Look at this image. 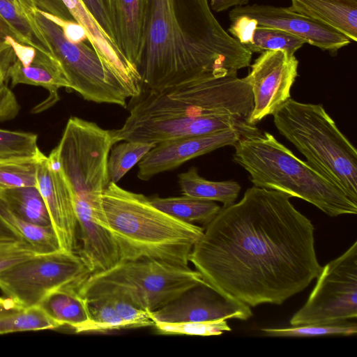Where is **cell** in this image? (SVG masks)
Listing matches in <instances>:
<instances>
[{
	"label": "cell",
	"instance_id": "52a82bcc",
	"mask_svg": "<svg viewBox=\"0 0 357 357\" xmlns=\"http://www.w3.org/2000/svg\"><path fill=\"white\" fill-rule=\"evenodd\" d=\"M204 281L196 270L155 259L121 261L89 274L77 284L86 301L105 296L124 298L152 312Z\"/></svg>",
	"mask_w": 357,
	"mask_h": 357
},
{
	"label": "cell",
	"instance_id": "9a60e30c",
	"mask_svg": "<svg viewBox=\"0 0 357 357\" xmlns=\"http://www.w3.org/2000/svg\"><path fill=\"white\" fill-rule=\"evenodd\" d=\"M259 131L256 127L234 128L161 142L139 162L137 177L142 181H149L155 175L172 170L197 156L225 146H234L243 136Z\"/></svg>",
	"mask_w": 357,
	"mask_h": 357
},
{
	"label": "cell",
	"instance_id": "f1b7e54d",
	"mask_svg": "<svg viewBox=\"0 0 357 357\" xmlns=\"http://www.w3.org/2000/svg\"><path fill=\"white\" fill-rule=\"evenodd\" d=\"M261 332L270 337H303L326 335H354L357 324L349 321L333 324H310L287 328H264Z\"/></svg>",
	"mask_w": 357,
	"mask_h": 357
},
{
	"label": "cell",
	"instance_id": "5b68a950",
	"mask_svg": "<svg viewBox=\"0 0 357 357\" xmlns=\"http://www.w3.org/2000/svg\"><path fill=\"white\" fill-rule=\"evenodd\" d=\"M278 132L307 162L357 202V151L322 105L289 98L273 114Z\"/></svg>",
	"mask_w": 357,
	"mask_h": 357
},
{
	"label": "cell",
	"instance_id": "e0dca14e",
	"mask_svg": "<svg viewBox=\"0 0 357 357\" xmlns=\"http://www.w3.org/2000/svg\"><path fill=\"white\" fill-rule=\"evenodd\" d=\"M37 188L47 206L61 249L75 252L77 222L73 193L55 148L38 161Z\"/></svg>",
	"mask_w": 357,
	"mask_h": 357
},
{
	"label": "cell",
	"instance_id": "7a4b0ae2",
	"mask_svg": "<svg viewBox=\"0 0 357 357\" xmlns=\"http://www.w3.org/2000/svg\"><path fill=\"white\" fill-rule=\"evenodd\" d=\"M252 56L222 28L207 0H144L136 64L142 90L160 91L208 73L236 75Z\"/></svg>",
	"mask_w": 357,
	"mask_h": 357
},
{
	"label": "cell",
	"instance_id": "2e32d148",
	"mask_svg": "<svg viewBox=\"0 0 357 357\" xmlns=\"http://www.w3.org/2000/svg\"><path fill=\"white\" fill-rule=\"evenodd\" d=\"M242 16L255 20L258 26L285 31L303 39L305 43L333 53L351 43L338 31L290 7L247 4L234 7L229 13L230 20Z\"/></svg>",
	"mask_w": 357,
	"mask_h": 357
},
{
	"label": "cell",
	"instance_id": "4fadbf2b",
	"mask_svg": "<svg viewBox=\"0 0 357 357\" xmlns=\"http://www.w3.org/2000/svg\"><path fill=\"white\" fill-rule=\"evenodd\" d=\"M155 322L248 320L250 307L223 296L204 280L190 288L163 307L150 312Z\"/></svg>",
	"mask_w": 357,
	"mask_h": 357
},
{
	"label": "cell",
	"instance_id": "277c9868",
	"mask_svg": "<svg viewBox=\"0 0 357 357\" xmlns=\"http://www.w3.org/2000/svg\"><path fill=\"white\" fill-rule=\"evenodd\" d=\"M234 146V161L249 173L255 186L303 199L331 217L357 213V202L271 134H248Z\"/></svg>",
	"mask_w": 357,
	"mask_h": 357
},
{
	"label": "cell",
	"instance_id": "e575fe53",
	"mask_svg": "<svg viewBox=\"0 0 357 357\" xmlns=\"http://www.w3.org/2000/svg\"><path fill=\"white\" fill-rule=\"evenodd\" d=\"M15 58L11 47L0 57V121L13 119L20 109L15 94L6 84L7 69Z\"/></svg>",
	"mask_w": 357,
	"mask_h": 357
},
{
	"label": "cell",
	"instance_id": "3957f363",
	"mask_svg": "<svg viewBox=\"0 0 357 357\" xmlns=\"http://www.w3.org/2000/svg\"><path fill=\"white\" fill-rule=\"evenodd\" d=\"M101 203L120 261L155 259L188 266L203 227L174 218L153 206L145 195L112 182L103 191Z\"/></svg>",
	"mask_w": 357,
	"mask_h": 357
},
{
	"label": "cell",
	"instance_id": "44dd1931",
	"mask_svg": "<svg viewBox=\"0 0 357 357\" xmlns=\"http://www.w3.org/2000/svg\"><path fill=\"white\" fill-rule=\"evenodd\" d=\"M37 9L33 0H0V15L9 26L13 38L37 51L53 54L36 21Z\"/></svg>",
	"mask_w": 357,
	"mask_h": 357
},
{
	"label": "cell",
	"instance_id": "74e56055",
	"mask_svg": "<svg viewBox=\"0 0 357 357\" xmlns=\"http://www.w3.org/2000/svg\"><path fill=\"white\" fill-rule=\"evenodd\" d=\"M105 36L115 45L108 0H82ZM116 46V45H115Z\"/></svg>",
	"mask_w": 357,
	"mask_h": 357
},
{
	"label": "cell",
	"instance_id": "9c48e42d",
	"mask_svg": "<svg viewBox=\"0 0 357 357\" xmlns=\"http://www.w3.org/2000/svg\"><path fill=\"white\" fill-rule=\"evenodd\" d=\"M36 21L70 84L84 100L127 107V94L91 45L68 40L61 27L38 9Z\"/></svg>",
	"mask_w": 357,
	"mask_h": 357
},
{
	"label": "cell",
	"instance_id": "cb8c5ba5",
	"mask_svg": "<svg viewBox=\"0 0 357 357\" xmlns=\"http://www.w3.org/2000/svg\"><path fill=\"white\" fill-rule=\"evenodd\" d=\"M182 195L199 199L220 202L223 206L234 204L241 191V185L234 181H215L202 177L195 167L178 174Z\"/></svg>",
	"mask_w": 357,
	"mask_h": 357
},
{
	"label": "cell",
	"instance_id": "f35d334b",
	"mask_svg": "<svg viewBox=\"0 0 357 357\" xmlns=\"http://www.w3.org/2000/svg\"><path fill=\"white\" fill-rule=\"evenodd\" d=\"M228 29L229 34L247 47L251 43L255 29L258 26L255 20L247 17H238L231 20Z\"/></svg>",
	"mask_w": 357,
	"mask_h": 357
},
{
	"label": "cell",
	"instance_id": "603a6c76",
	"mask_svg": "<svg viewBox=\"0 0 357 357\" xmlns=\"http://www.w3.org/2000/svg\"><path fill=\"white\" fill-rule=\"evenodd\" d=\"M0 199L18 218L43 227H52L47 206L37 187L1 190Z\"/></svg>",
	"mask_w": 357,
	"mask_h": 357
},
{
	"label": "cell",
	"instance_id": "5bb4252c",
	"mask_svg": "<svg viewBox=\"0 0 357 357\" xmlns=\"http://www.w3.org/2000/svg\"><path fill=\"white\" fill-rule=\"evenodd\" d=\"M245 120L230 115L204 116L168 119H126L119 129L111 130L114 144L139 141L158 144L186 136H195L234 128L250 129Z\"/></svg>",
	"mask_w": 357,
	"mask_h": 357
},
{
	"label": "cell",
	"instance_id": "d6986e66",
	"mask_svg": "<svg viewBox=\"0 0 357 357\" xmlns=\"http://www.w3.org/2000/svg\"><path fill=\"white\" fill-rule=\"evenodd\" d=\"M108 1L115 45L137 69L143 35L144 0Z\"/></svg>",
	"mask_w": 357,
	"mask_h": 357
},
{
	"label": "cell",
	"instance_id": "ee69618b",
	"mask_svg": "<svg viewBox=\"0 0 357 357\" xmlns=\"http://www.w3.org/2000/svg\"><path fill=\"white\" fill-rule=\"evenodd\" d=\"M24 308L9 298H0V317L15 314Z\"/></svg>",
	"mask_w": 357,
	"mask_h": 357
},
{
	"label": "cell",
	"instance_id": "d4e9b609",
	"mask_svg": "<svg viewBox=\"0 0 357 357\" xmlns=\"http://www.w3.org/2000/svg\"><path fill=\"white\" fill-rule=\"evenodd\" d=\"M149 201L153 206L174 218L189 223L197 222L205 225L215 218L221 208L214 201L183 195L165 198L154 197Z\"/></svg>",
	"mask_w": 357,
	"mask_h": 357
},
{
	"label": "cell",
	"instance_id": "d6a6232c",
	"mask_svg": "<svg viewBox=\"0 0 357 357\" xmlns=\"http://www.w3.org/2000/svg\"><path fill=\"white\" fill-rule=\"evenodd\" d=\"M59 328L39 306L24 308L15 314L0 317V334Z\"/></svg>",
	"mask_w": 357,
	"mask_h": 357
},
{
	"label": "cell",
	"instance_id": "4316f807",
	"mask_svg": "<svg viewBox=\"0 0 357 357\" xmlns=\"http://www.w3.org/2000/svg\"><path fill=\"white\" fill-rule=\"evenodd\" d=\"M110 150L107 169L109 182L117 183L157 144L122 141Z\"/></svg>",
	"mask_w": 357,
	"mask_h": 357
},
{
	"label": "cell",
	"instance_id": "f546056e",
	"mask_svg": "<svg viewBox=\"0 0 357 357\" xmlns=\"http://www.w3.org/2000/svg\"><path fill=\"white\" fill-rule=\"evenodd\" d=\"M305 43L303 39L285 31L257 26L254 31L252 42L247 49L252 53L282 50L295 54Z\"/></svg>",
	"mask_w": 357,
	"mask_h": 357
},
{
	"label": "cell",
	"instance_id": "7402d4cb",
	"mask_svg": "<svg viewBox=\"0 0 357 357\" xmlns=\"http://www.w3.org/2000/svg\"><path fill=\"white\" fill-rule=\"evenodd\" d=\"M77 284H69L49 293L38 305L59 328L69 326L75 332L89 320L87 301Z\"/></svg>",
	"mask_w": 357,
	"mask_h": 357
},
{
	"label": "cell",
	"instance_id": "7c38bea8",
	"mask_svg": "<svg viewBox=\"0 0 357 357\" xmlns=\"http://www.w3.org/2000/svg\"><path fill=\"white\" fill-rule=\"evenodd\" d=\"M298 61L294 54L282 50L261 53L243 77L253 97V108L247 122L255 126L273 115L291 98V89L298 76Z\"/></svg>",
	"mask_w": 357,
	"mask_h": 357
},
{
	"label": "cell",
	"instance_id": "1f68e13d",
	"mask_svg": "<svg viewBox=\"0 0 357 357\" xmlns=\"http://www.w3.org/2000/svg\"><path fill=\"white\" fill-rule=\"evenodd\" d=\"M37 139L32 132L0 128V162L41 155Z\"/></svg>",
	"mask_w": 357,
	"mask_h": 357
},
{
	"label": "cell",
	"instance_id": "b9f144b4",
	"mask_svg": "<svg viewBox=\"0 0 357 357\" xmlns=\"http://www.w3.org/2000/svg\"><path fill=\"white\" fill-rule=\"evenodd\" d=\"M249 0H210V8L215 12L225 11L231 7L243 6Z\"/></svg>",
	"mask_w": 357,
	"mask_h": 357
},
{
	"label": "cell",
	"instance_id": "484cf974",
	"mask_svg": "<svg viewBox=\"0 0 357 357\" xmlns=\"http://www.w3.org/2000/svg\"><path fill=\"white\" fill-rule=\"evenodd\" d=\"M0 214L31 245L36 255L52 253L61 250L52 227H43L18 218L1 199Z\"/></svg>",
	"mask_w": 357,
	"mask_h": 357
},
{
	"label": "cell",
	"instance_id": "8992f818",
	"mask_svg": "<svg viewBox=\"0 0 357 357\" xmlns=\"http://www.w3.org/2000/svg\"><path fill=\"white\" fill-rule=\"evenodd\" d=\"M130 120L230 115L247 121L253 108L251 89L237 75L204 74L160 91L142 90L132 98Z\"/></svg>",
	"mask_w": 357,
	"mask_h": 357
},
{
	"label": "cell",
	"instance_id": "ab89813d",
	"mask_svg": "<svg viewBox=\"0 0 357 357\" xmlns=\"http://www.w3.org/2000/svg\"><path fill=\"white\" fill-rule=\"evenodd\" d=\"M43 15L61 27L65 38L70 42L79 43L87 40L86 29L75 21H66L42 11Z\"/></svg>",
	"mask_w": 357,
	"mask_h": 357
},
{
	"label": "cell",
	"instance_id": "836d02e7",
	"mask_svg": "<svg viewBox=\"0 0 357 357\" xmlns=\"http://www.w3.org/2000/svg\"><path fill=\"white\" fill-rule=\"evenodd\" d=\"M162 335H185L197 336L220 335L231 331L226 319L192 322H155L153 326Z\"/></svg>",
	"mask_w": 357,
	"mask_h": 357
},
{
	"label": "cell",
	"instance_id": "83f0119b",
	"mask_svg": "<svg viewBox=\"0 0 357 357\" xmlns=\"http://www.w3.org/2000/svg\"><path fill=\"white\" fill-rule=\"evenodd\" d=\"M90 319L75 333L107 332L132 328L117 313L111 302L106 298L87 301Z\"/></svg>",
	"mask_w": 357,
	"mask_h": 357
},
{
	"label": "cell",
	"instance_id": "4dcf8cb0",
	"mask_svg": "<svg viewBox=\"0 0 357 357\" xmlns=\"http://www.w3.org/2000/svg\"><path fill=\"white\" fill-rule=\"evenodd\" d=\"M43 155L1 161L0 191L20 187H37L38 164Z\"/></svg>",
	"mask_w": 357,
	"mask_h": 357
},
{
	"label": "cell",
	"instance_id": "60d3db41",
	"mask_svg": "<svg viewBox=\"0 0 357 357\" xmlns=\"http://www.w3.org/2000/svg\"><path fill=\"white\" fill-rule=\"evenodd\" d=\"M36 8L66 21H75L62 0H33Z\"/></svg>",
	"mask_w": 357,
	"mask_h": 357
},
{
	"label": "cell",
	"instance_id": "6da1fadb",
	"mask_svg": "<svg viewBox=\"0 0 357 357\" xmlns=\"http://www.w3.org/2000/svg\"><path fill=\"white\" fill-rule=\"evenodd\" d=\"M288 194L257 186L206 225L189 261L227 298L249 307L280 305L321 270L314 227Z\"/></svg>",
	"mask_w": 357,
	"mask_h": 357
},
{
	"label": "cell",
	"instance_id": "d590c367",
	"mask_svg": "<svg viewBox=\"0 0 357 357\" xmlns=\"http://www.w3.org/2000/svg\"><path fill=\"white\" fill-rule=\"evenodd\" d=\"M101 298H107L119 315L128 322L132 328L154 326V321L151 318L150 312H147L122 298L116 296Z\"/></svg>",
	"mask_w": 357,
	"mask_h": 357
},
{
	"label": "cell",
	"instance_id": "30bf717a",
	"mask_svg": "<svg viewBox=\"0 0 357 357\" xmlns=\"http://www.w3.org/2000/svg\"><path fill=\"white\" fill-rule=\"evenodd\" d=\"M89 274L79 255L60 250L35 255L0 272V289L24 309L38 306L51 291L78 284Z\"/></svg>",
	"mask_w": 357,
	"mask_h": 357
},
{
	"label": "cell",
	"instance_id": "7bdbcfd3",
	"mask_svg": "<svg viewBox=\"0 0 357 357\" xmlns=\"http://www.w3.org/2000/svg\"><path fill=\"white\" fill-rule=\"evenodd\" d=\"M0 239L24 241L22 236L0 214ZM27 243V242H26Z\"/></svg>",
	"mask_w": 357,
	"mask_h": 357
},
{
	"label": "cell",
	"instance_id": "8fae6325",
	"mask_svg": "<svg viewBox=\"0 0 357 357\" xmlns=\"http://www.w3.org/2000/svg\"><path fill=\"white\" fill-rule=\"evenodd\" d=\"M307 301L290 319L291 326L333 324L357 317V241L321 270Z\"/></svg>",
	"mask_w": 357,
	"mask_h": 357
},
{
	"label": "cell",
	"instance_id": "ac0fdd59",
	"mask_svg": "<svg viewBox=\"0 0 357 357\" xmlns=\"http://www.w3.org/2000/svg\"><path fill=\"white\" fill-rule=\"evenodd\" d=\"M6 77L12 86L24 84L41 86L49 91V96L32 110L38 113L48 109L59 100L60 88L70 89L62 67L54 54L37 51L33 59L27 66H23L16 58L7 69Z\"/></svg>",
	"mask_w": 357,
	"mask_h": 357
},
{
	"label": "cell",
	"instance_id": "ba28073f",
	"mask_svg": "<svg viewBox=\"0 0 357 357\" xmlns=\"http://www.w3.org/2000/svg\"><path fill=\"white\" fill-rule=\"evenodd\" d=\"M114 144L111 130L77 116L68 120L55 149L73 199L101 202L110 183L107 163Z\"/></svg>",
	"mask_w": 357,
	"mask_h": 357
},
{
	"label": "cell",
	"instance_id": "ffe728a7",
	"mask_svg": "<svg viewBox=\"0 0 357 357\" xmlns=\"http://www.w3.org/2000/svg\"><path fill=\"white\" fill-rule=\"evenodd\" d=\"M290 8L357 40V0H291Z\"/></svg>",
	"mask_w": 357,
	"mask_h": 357
},
{
	"label": "cell",
	"instance_id": "8d00e7d4",
	"mask_svg": "<svg viewBox=\"0 0 357 357\" xmlns=\"http://www.w3.org/2000/svg\"><path fill=\"white\" fill-rule=\"evenodd\" d=\"M35 255L24 241L0 239V272Z\"/></svg>",
	"mask_w": 357,
	"mask_h": 357
},
{
	"label": "cell",
	"instance_id": "f6af8a7d",
	"mask_svg": "<svg viewBox=\"0 0 357 357\" xmlns=\"http://www.w3.org/2000/svg\"><path fill=\"white\" fill-rule=\"evenodd\" d=\"M8 36L13 37L9 26L0 15V57L10 47L6 41Z\"/></svg>",
	"mask_w": 357,
	"mask_h": 357
}]
</instances>
